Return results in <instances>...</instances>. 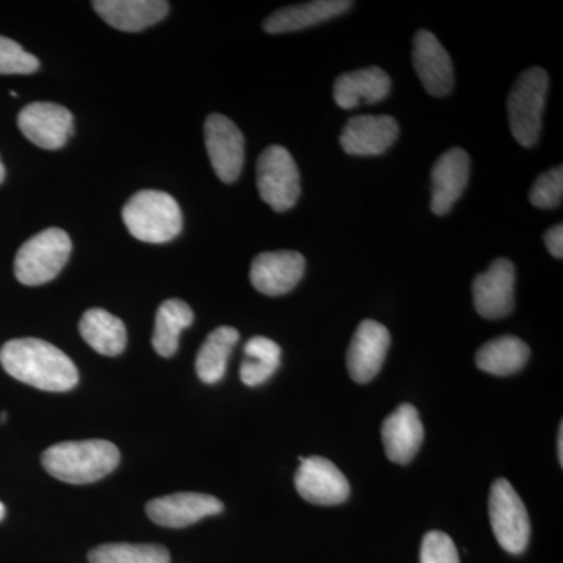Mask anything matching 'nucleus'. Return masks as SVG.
<instances>
[{
	"label": "nucleus",
	"mask_w": 563,
	"mask_h": 563,
	"mask_svg": "<svg viewBox=\"0 0 563 563\" xmlns=\"http://www.w3.org/2000/svg\"><path fill=\"white\" fill-rule=\"evenodd\" d=\"M0 363L11 377L43 391H69L79 384L74 362L44 340H10L0 350Z\"/></svg>",
	"instance_id": "nucleus-1"
},
{
	"label": "nucleus",
	"mask_w": 563,
	"mask_h": 563,
	"mask_svg": "<svg viewBox=\"0 0 563 563\" xmlns=\"http://www.w3.org/2000/svg\"><path fill=\"white\" fill-rule=\"evenodd\" d=\"M120 450L107 440H80L52 444L41 457L46 472L62 483H98L120 465Z\"/></svg>",
	"instance_id": "nucleus-2"
},
{
	"label": "nucleus",
	"mask_w": 563,
	"mask_h": 563,
	"mask_svg": "<svg viewBox=\"0 0 563 563\" xmlns=\"http://www.w3.org/2000/svg\"><path fill=\"white\" fill-rule=\"evenodd\" d=\"M122 220L132 236L151 244L172 242L184 224L176 199L168 192L155 190L133 195L122 209Z\"/></svg>",
	"instance_id": "nucleus-3"
},
{
	"label": "nucleus",
	"mask_w": 563,
	"mask_h": 563,
	"mask_svg": "<svg viewBox=\"0 0 563 563\" xmlns=\"http://www.w3.org/2000/svg\"><path fill=\"white\" fill-rule=\"evenodd\" d=\"M73 243L68 233L52 228L22 244L14 258V276L22 285L36 287L54 280L69 261Z\"/></svg>",
	"instance_id": "nucleus-4"
},
{
	"label": "nucleus",
	"mask_w": 563,
	"mask_h": 563,
	"mask_svg": "<svg viewBox=\"0 0 563 563\" xmlns=\"http://www.w3.org/2000/svg\"><path fill=\"white\" fill-rule=\"evenodd\" d=\"M550 77L542 68H529L515 81L507 99L510 131L521 146L532 147L542 132Z\"/></svg>",
	"instance_id": "nucleus-5"
},
{
	"label": "nucleus",
	"mask_w": 563,
	"mask_h": 563,
	"mask_svg": "<svg viewBox=\"0 0 563 563\" xmlns=\"http://www.w3.org/2000/svg\"><path fill=\"white\" fill-rule=\"evenodd\" d=\"M488 514L496 540L504 551L525 553L531 539V520L523 499L507 479H496L488 499Z\"/></svg>",
	"instance_id": "nucleus-6"
},
{
	"label": "nucleus",
	"mask_w": 563,
	"mask_h": 563,
	"mask_svg": "<svg viewBox=\"0 0 563 563\" xmlns=\"http://www.w3.org/2000/svg\"><path fill=\"white\" fill-rule=\"evenodd\" d=\"M257 188L263 202L274 211L292 209L301 196V176L290 152L285 147H266L257 162Z\"/></svg>",
	"instance_id": "nucleus-7"
},
{
	"label": "nucleus",
	"mask_w": 563,
	"mask_h": 563,
	"mask_svg": "<svg viewBox=\"0 0 563 563\" xmlns=\"http://www.w3.org/2000/svg\"><path fill=\"white\" fill-rule=\"evenodd\" d=\"M299 462L295 485L302 499L317 506H339L347 501L350 483L335 463L320 455L299 457Z\"/></svg>",
	"instance_id": "nucleus-8"
},
{
	"label": "nucleus",
	"mask_w": 563,
	"mask_h": 563,
	"mask_svg": "<svg viewBox=\"0 0 563 563\" xmlns=\"http://www.w3.org/2000/svg\"><path fill=\"white\" fill-rule=\"evenodd\" d=\"M206 147L213 172L224 184H233L244 165L243 133L222 114H210L203 125Z\"/></svg>",
	"instance_id": "nucleus-9"
},
{
	"label": "nucleus",
	"mask_w": 563,
	"mask_h": 563,
	"mask_svg": "<svg viewBox=\"0 0 563 563\" xmlns=\"http://www.w3.org/2000/svg\"><path fill=\"white\" fill-rule=\"evenodd\" d=\"M22 135L41 150H60L74 133L73 113L52 102H35L24 107L18 117Z\"/></svg>",
	"instance_id": "nucleus-10"
},
{
	"label": "nucleus",
	"mask_w": 563,
	"mask_h": 563,
	"mask_svg": "<svg viewBox=\"0 0 563 563\" xmlns=\"http://www.w3.org/2000/svg\"><path fill=\"white\" fill-rule=\"evenodd\" d=\"M474 309L487 320H499L515 307V266L507 258L492 263L487 272L473 282Z\"/></svg>",
	"instance_id": "nucleus-11"
},
{
	"label": "nucleus",
	"mask_w": 563,
	"mask_h": 563,
	"mask_svg": "<svg viewBox=\"0 0 563 563\" xmlns=\"http://www.w3.org/2000/svg\"><path fill=\"white\" fill-rule=\"evenodd\" d=\"M390 343V332L380 322L365 320L358 324L346 354L347 369L354 383H372L383 368Z\"/></svg>",
	"instance_id": "nucleus-12"
},
{
	"label": "nucleus",
	"mask_w": 563,
	"mask_h": 563,
	"mask_svg": "<svg viewBox=\"0 0 563 563\" xmlns=\"http://www.w3.org/2000/svg\"><path fill=\"white\" fill-rule=\"evenodd\" d=\"M224 510V504L206 493H174L147 503V517L163 528L181 529L213 517Z\"/></svg>",
	"instance_id": "nucleus-13"
},
{
	"label": "nucleus",
	"mask_w": 563,
	"mask_h": 563,
	"mask_svg": "<svg viewBox=\"0 0 563 563\" xmlns=\"http://www.w3.org/2000/svg\"><path fill=\"white\" fill-rule=\"evenodd\" d=\"M306 273V258L295 251L263 252L251 265V284L266 296L291 291Z\"/></svg>",
	"instance_id": "nucleus-14"
},
{
	"label": "nucleus",
	"mask_w": 563,
	"mask_h": 563,
	"mask_svg": "<svg viewBox=\"0 0 563 563\" xmlns=\"http://www.w3.org/2000/svg\"><path fill=\"white\" fill-rule=\"evenodd\" d=\"M413 66L418 79L429 95L443 98L453 91V62L432 32L420 31L415 35Z\"/></svg>",
	"instance_id": "nucleus-15"
},
{
	"label": "nucleus",
	"mask_w": 563,
	"mask_h": 563,
	"mask_svg": "<svg viewBox=\"0 0 563 563\" xmlns=\"http://www.w3.org/2000/svg\"><path fill=\"white\" fill-rule=\"evenodd\" d=\"M399 125L391 117H355L344 125L340 144L343 151L358 157H372L390 150L398 139Z\"/></svg>",
	"instance_id": "nucleus-16"
},
{
	"label": "nucleus",
	"mask_w": 563,
	"mask_h": 563,
	"mask_svg": "<svg viewBox=\"0 0 563 563\" xmlns=\"http://www.w3.org/2000/svg\"><path fill=\"white\" fill-rule=\"evenodd\" d=\"M470 155L461 147L444 152L433 165L431 209L443 217L461 199L470 179Z\"/></svg>",
	"instance_id": "nucleus-17"
},
{
	"label": "nucleus",
	"mask_w": 563,
	"mask_h": 563,
	"mask_svg": "<svg viewBox=\"0 0 563 563\" xmlns=\"http://www.w3.org/2000/svg\"><path fill=\"white\" fill-rule=\"evenodd\" d=\"M380 433L388 461L398 465L412 462L424 439L420 415L412 404H401L390 417L385 418Z\"/></svg>",
	"instance_id": "nucleus-18"
},
{
	"label": "nucleus",
	"mask_w": 563,
	"mask_h": 563,
	"mask_svg": "<svg viewBox=\"0 0 563 563\" xmlns=\"http://www.w3.org/2000/svg\"><path fill=\"white\" fill-rule=\"evenodd\" d=\"M96 13L121 32H141L165 20L169 3L163 0H96Z\"/></svg>",
	"instance_id": "nucleus-19"
},
{
	"label": "nucleus",
	"mask_w": 563,
	"mask_h": 563,
	"mask_svg": "<svg viewBox=\"0 0 563 563\" xmlns=\"http://www.w3.org/2000/svg\"><path fill=\"white\" fill-rule=\"evenodd\" d=\"M390 88V76L384 69L373 66L340 76L333 85V99L340 109L352 110L361 103L384 101Z\"/></svg>",
	"instance_id": "nucleus-20"
},
{
	"label": "nucleus",
	"mask_w": 563,
	"mask_h": 563,
	"mask_svg": "<svg viewBox=\"0 0 563 563\" xmlns=\"http://www.w3.org/2000/svg\"><path fill=\"white\" fill-rule=\"evenodd\" d=\"M351 7L350 0H314L301 5L285 7L273 13L263 24V29L272 35L298 32L332 20Z\"/></svg>",
	"instance_id": "nucleus-21"
},
{
	"label": "nucleus",
	"mask_w": 563,
	"mask_h": 563,
	"mask_svg": "<svg viewBox=\"0 0 563 563\" xmlns=\"http://www.w3.org/2000/svg\"><path fill=\"white\" fill-rule=\"evenodd\" d=\"M80 335L92 350L107 357L122 354L128 344L124 322L103 309H90L81 317Z\"/></svg>",
	"instance_id": "nucleus-22"
},
{
	"label": "nucleus",
	"mask_w": 563,
	"mask_h": 563,
	"mask_svg": "<svg viewBox=\"0 0 563 563\" xmlns=\"http://www.w3.org/2000/svg\"><path fill=\"white\" fill-rule=\"evenodd\" d=\"M531 357V350L518 336L506 335L483 344L476 354L481 372L493 376H512L521 372Z\"/></svg>",
	"instance_id": "nucleus-23"
},
{
	"label": "nucleus",
	"mask_w": 563,
	"mask_h": 563,
	"mask_svg": "<svg viewBox=\"0 0 563 563\" xmlns=\"http://www.w3.org/2000/svg\"><path fill=\"white\" fill-rule=\"evenodd\" d=\"M239 340V331L229 325H221L207 336L196 357V373L203 384L213 385L222 380L229 357Z\"/></svg>",
	"instance_id": "nucleus-24"
},
{
	"label": "nucleus",
	"mask_w": 563,
	"mask_h": 563,
	"mask_svg": "<svg viewBox=\"0 0 563 563\" xmlns=\"http://www.w3.org/2000/svg\"><path fill=\"white\" fill-rule=\"evenodd\" d=\"M195 320L191 307L181 299H168L158 307L155 317L154 335L152 346L162 357H173L179 347L181 331L190 328Z\"/></svg>",
	"instance_id": "nucleus-25"
},
{
	"label": "nucleus",
	"mask_w": 563,
	"mask_h": 563,
	"mask_svg": "<svg viewBox=\"0 0 563 563\" xmlns=\"http://www.w3.org/2000/svg\"><path fill=\"white\" fill-rule=\"evenodd\" d=\"M282 350L279 344L266 336H252L244 344V361L240 377L247 387L265 384L280 366Z\"/></svg>",
	"instance_id": "nucleus-26"
},
{
	"label": "nucleus",
	"mask_w": 563,
	"mask_h": 563,
	"mask_svg": "<svg viewBox=\"0 0 563 563\" xmlns=\"http://www.w3.org/2000/svg\"><path fill=\"white\" fill-rule=\"evenodd\" d=\"M90 563H172L162 544L107 543L88 553Z\"/></svg>",
	"instance_id": "nucleus-27"
},
{
	"label": "nucleus",
	"mask_w": 563,
	"mask_h": 563,
	"mask_svg": "<svg viewBox=\"0 0 563 563\" xmlns=\"http://www.w3.org/2000/svg\"><path fill=\"white\" fill-rule=\"evenodd\" d=\"M563 199V168L550 169L539 176L529 192V201L537 209H555L561 206Z\"/></svg>",
	"instance_id": "nucleus-28"
},
{
	"label": "nucleus",
	"mask_w": 563,
	"mask_h": 563,
	"mask_svg": "<svg viewBox=\"0 0 563 563\" xmlns=\"http://www.w3.org/2000/svg\"><path fill=\"white\" fill-rule=\"evenodd\" d=\"M40 68L38 58L22 49L16 41L0 35V74H33Z\"/></svg>",
	"instance_id": "nucleus-29"
},
{
	"label": "nucleus",
	"mask_w": 563,
	"mask_h": 563,
	"mask_svg": "<svg viewBox=\"0 0 563 563\" xmlns=\"http://www.w3.org/2000/svg\"><path fill=\"white\" fill-rule=\"evenodd\" d=\"M421 563H461L457 547L448 533L431 531L421 543Z\"/></svg>",
	"instance_id": "nucleus-30"
},
{
	"label": "nucleus",
	"mask_w": 563,
	"mask_h": 563,
	"mask_svg": "<svg viewBox=\"0 0 563 563\" xmlns=\"http://www.w3.org/2000/svg\"><path fill=\"white\" fill-rule=\"evenodd\" d=\"M544 244H547L548 251L558 261H562L563 257V225L558 224L551 228L550 231L544 233Z\"/></svg>",
	"instance_id": "nucleus-31"
},
{
	"label": "nucleus",
	"mask_w": 563,
	"mask_h": 563,
	"mask_svg": "<svg viewBox=\"0 0 563 563\" xmlns=\"http://www.w3.org/2000/svg\"><path fill=\"white\" fill-rule=\"evenodd\" d=\"M558 455H559V463H561V466H562L563 465V422H561V426H559Z\"/></svg>",
	"instance_id": "nucleus-32"
},
{
	"label": "nucleus",
	"mask_w": 563,
	"mask_h": 563,
	"mask_svg": "<svg viewBox=\"0 0 563 563\" xmlns=\"http://www.w3.org/2000/svg\"><path fill=\"white\" fill-rule=\"evenodd\" d=\"M3 179H5V166H3L2 161H0V185H2Z\"/></svg>",
	"instance_id": "nucleus-33"
},
{
	"label": "nucleus",
	"mask_w": 563,
	"mask_h": 563,
	"mask_svg": "<svg viewBox=\"0 0 563 563\" xmlns=\"http://www.w3.org/2000/svg\"><path fill=\"white\" fill-rule=\"evenodd\" d=\"M5 518V506H3V503H0V521Z\"/></svg>",
	"instance_id": "nucleus-34"
},
{
	"label": "nucleus",
	"mask_w": 563,
	"mask_h": 563,
	"mask_svg": "<svg viewBox=\"0 0 563 563\" xmlns=\"http://www.w3.org/2000/svg\"><path fill=\"white\" fill-rule=\"evenodd\" d=\"M7 420V412L0 413V422H5Z\"/></svg>",
	"instance_id": "nucleus-35"
}]
</instances>
